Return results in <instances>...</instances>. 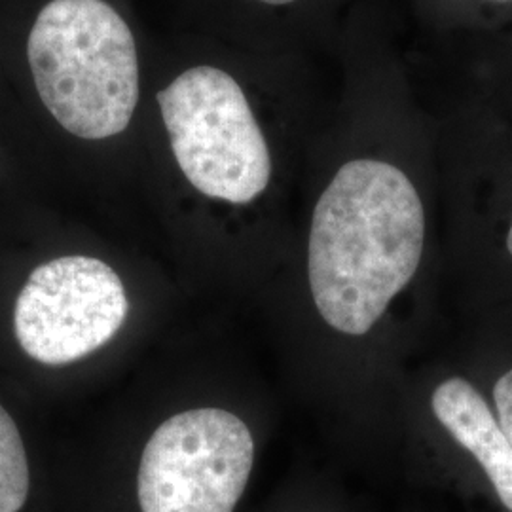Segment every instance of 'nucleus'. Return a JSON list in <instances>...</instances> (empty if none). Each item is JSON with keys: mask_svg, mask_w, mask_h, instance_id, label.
I'll return each instance as SVG.
<instances>
[{"mask_svg": "<svg viewBox=\"0 0 512 512\" xmlns=\"http://www.w3.org/2000/svg\"><path fill=\"white\" fill-rule=\"evenodd\" d=\"M425 213L395 165L353 160L340 167L311 220L313 302L332 329L363 336L418 272Z\"/></svg>", "mask_w": 512, "mask_h": 512, "instance_id": "1", "label": "nucleus"}, {"mask_svg": "<svg viewBox=\"0 0 512 512\" xmlns=\"http://www.w3.org/2000/svg\"><path fill=\"white\" fill-rule=\"evenodd\" d=\"M38 97L80 139L126 131L139 103V59L124 18L105 0H52L27 40Z\"/></svg>", "mask_w": 512, "mask_h": 512, "instance_id": "2", "label": "nucleus"}, {"mask_svg": "<svg viewBox=\"0 0 512 512\" xmlns=\"http://www.w3.org/2000/svg\"><path fill=\"white\" fill-rule=\"evenodd\" d=\"M258 2L272 4V6H283V4H291V2H296V0H258Z\"/></svg>", "mask_w": 512, "mask_h": 512, "instance_id": "9", "label": "nucleus"}, {"mask_svg": "<svg viewBox=\"0 0 512 512\" xmlns=\"http://www.w3.org/2000/svg\"><path fill=\"white\" fill-rule=\"evenodd\" d=\"M128 296L120 275L92 256L55 258L31 274L14 311L21 349L38 363H74L122 329Z\"/></svg>", "mask_w": 512, "mask_h": 512, "instance_id": "5", "label": "nucleus"}, {"mask_svg": "<svg viewBox=\"0 0 512 512\" xmlns=\"http://www.w3.org/2000/svg\"><path fill=\"white\" fill-rule=\"evenodd\" d=\"M158 105L175 160L203 196L243 205L266 190L270 150L234 76L188 69L158 93Z\"/></svg>", "mask_w": 512, "mask_h": 512, "instance_id": "3", "label": "nucleus"}, {"mask_svg": "<svg viewBox=\"0 0 512 512\" xmlns=\"http://www.w3.org/2000/svg\"><path fill=\"white\" fill-rule=\"evenodd\" d=\"M507 249H509V253L512 255V224L511 230H509V236H507Z\"/></svg>", "mask_w": 512, "mask_h": 512, "instance_id": "10", "label": "nucleus"}, {"mask_svg": "<svg viewBox=\"0 0 512 512\" xmlns=\"http://www.w3.org/2000/svg\"><path fill=\"white\" fill-rule=\"evenodd\" d=\"M494 403L499 423L512 444V370L499 378L494 387Z\"/></svg>", "mask_w": 512, "mask_h": 512, "instance_id": "8", "label": "nucleus"}, {"mask_svg": "<svg viewBox=\"0 0 512 512\" xmlns=\"http://www.w3.org/2000/svg\"><path fill=\"white\" fill-rule=\"evenodd\" d=\"M431 406L442 427L475 456L499 501L512 512V444L484 397L467 380L450 378L435 389Z\"/></svg>", "mask_w": 512, "mask_h": 512, "instance_id": "6", "label": "nucleus"}, {"mask_svg": "<svg viewBox=\"0 0 512 512\" xmlns=\"http://www.w3.org/2000/svg\"><path fill=\"white\" fill-rule=\"evenodd\" d=\"M29 482V463L18 425L0 406V512L21 511Z\"/></svg>", "mask_w": 512, "mask_h": 512, "instance_id": "7", "label": "nucleus"}, {"mask_svg": "<svg viewBox=\"0 0 512 512\" xmlns=\"http://www.w3.org/2000/svg\"><path fill=\"white\" fill-rule=\"evenodd\" d=\"M255 463V440L232 412L198 408L164 421L145 446L143 512H234Z\"/></svg>", "mask_w": 512, "mask_h": 512, "instance_id": "4", "label": "nucleus"}]
</instances>
